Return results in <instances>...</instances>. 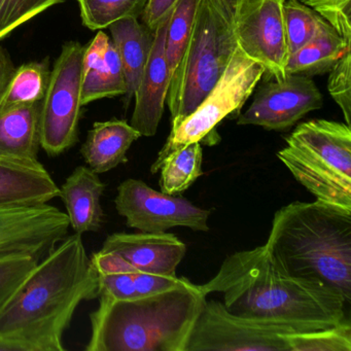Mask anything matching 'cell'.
Here are the masks:
<instances>
[{"label":"cell","instance_id":"cell-28","mask_svg":"<svg viewBox=\"0 0 351 351\" xmlns=\"http://www.w3.org/2000/svg\"><path fill=\"white\" fill-rule=\"evenodd\" d=\"M291 351H351L350 322L289 336Z\"/></svg>","mask_w":351,"mask_h":351},{"label":"cell","instance_id":"cell-26","mask_svg":"<svg viewBox=\"0 0 351 351\" xmlns=\"http://www.w3.org/2000/svg\"><path fill=\"white\" fill-rule=\"evenodd\" d=\"M198 1L178 0L170 14L166 30L165 55L171 77L182 59L190 38Z\"/></svg>","mask_w":351,"mask_h":351},{"label":"cell","instance_id":"cell-23","mask_svg":"<svg viewBox=\"0 0 351 351\" xmlns=\"http://www.w3.org/2000/svg\"><path fill=\"white\" fill-rule=\"evenodd\" d=\"M50 73L47 61L25 63L15 69L0 96V112L42 101L48 88Z\"/></svg>","mask_w":351,"mask_h":351},{"label":"cell","instance_id":"cell-32","mask_svg":"<svg viewBox=\"0 0 351 351\" xmlns=\"http://www.w3.org/2000/svg\"><path fill=\"white\" fill-rule=\"evenodd\" d=\"M351 44V0H300Z\"/></svg>","mask_w":351,"mask_h":351},{"label":"cell","instance_id":"cell-18","mask_svg":"<svg viewBox=\"0 0 351 351\" xmlns=\"http://www.w3.org/2000/svg\"><path fill=\"white\" fill-rule=\"evenodd\" d=\"M141 137V133L124 120L94 123L82 145V157L96 173H106L127 163V152Z\"/></svg>","mask_w":351,"mask_h":351},{"label":"cell","instance_id":"cell-4","mask_svg":"<svg viewBox=\"0 0 351 351\" xmlns=\"http://www.w3.org/2000/svg\"><path fill=\"white\" fill-rule=\"evenodd\" d=\"M206 295L182 277L176 289L125 301L99 298L87 351H186Z\"/></svg>","mask_w":351,"mask_h":351},{"label":"cell","instance_id":"cell-5","mask_svg":"<svg viewBox=\"0 0 351 351\" xmlns=\"http://www.w3.org/2000/svg\"><path fill=\"white\" fill-rule=\"evenodd\" d=\"M277 158L316 200L351 210V129L311 120L287 137Z\"/></svg>","mask_w":351,"mask_h":351},{"label":"cell","instance_id":"cell-2","mask_svg":"<svg viewBox=\"0 0 351 351\" xmlns=\"http://www.w3.org/2000/svg\"><path fill=\"white\" fill-rule=\"evenodd\" d=\"M199 289L206 297L223 293L225 307L244 317L293 322L313 330L348 320V304L342 298L289 276L277 266L265 244L228 256L215 276Z\"/></svg>","mask_w":351,"mask_h":351},{"label":"cell","instance_id":"cell-29","mask_svg":"<svg viewBox=\"0 0 351 351\" xmlns=\"http://www.w3.org/2000/svg\"><path fill=\"white\" fill-rule=\"evenodd\" d=\"M38 262L28 254H0V311L23 287Z\"/></svg>","mask_w":351,"mask_h":351},{"label":"cell","instance_id":"cell-27","mask_svg":"<svg viewBox=\"0 0 351 351\" xmlns=\"http://www.w3.org/2000/svg\"><path fill=\"white\" fill-rule=\"evenodd\" d=\"M283 18L289 55L305 46L315 36L324 20L300 0H285Z\"/></svg>","mask_w":351,"mask_h":351},{"label":"cell","instance_id":"cell-8","mask_svg":"<svg viewBox=\"0 0 351 351\" xmlns=\"http://www.w3.org/2000/svg\"><path fill=\"white\" fill-rule=\"evenodd\" d=\"M308 330H315L293 322L236 315L221 302L206 300L186 351H291L289 335Z\"/></svg>","mask_w":351,"mask_h":351},{"label":"cell","instance_id":"cell-7","mask_svg":"<svg viewBox=\"0 0 351 351\" xmlns=\"http://www.w3.org/2000/svg\"><path fill=\"white\" fill-rule=\"evenodd\" d=\"M264 75V67L236 47L227 69L204 99L184 120L172 124L171 132L152 165V173L161 169L170 154L190 143H201L223 119L238 114Z\"/></svg>","mask_w":351,"mask_h":351},{"label":"cell","instance_id":"cell-33","mask_svg":"<svg viewBox=\"0 0 351 351\" xmlns=\"http://www.w3.org/2000/svg\"><path fill=\"white\" fill-rule=\"evenodd\" d=\"M135 289L138 298L156 295L176 289L182 283V277L170 276V275L156 274L145 272L135 269L133 273Z\"/></svg>","mask_w":351,"mask_h":351},{"label":"cell","instance_id":"cell-6","mask_svg":"<svg viewBox=\"0 0 351 351\" xmlns=\"http://www.w3.org/2000/svg\"><path fill=\"white\" fill-rule=\"evenodd\" d=\"M236 47L233 26L215 0H199L190 38L170 80L166 104L172 124L184 120L204 99Z\"/></svg>","mask_w":351,"mask_h":351},{"label":"cell","instance_id":"cell-16","mask_svg":"<svg viewBox=\"0 0 351 351\" xmlns=\"http://www.w3.org/2000/svg\"><path fill=\"white\" fill-rule=\"evenodd\" d=\"M60 189L43 164L0 156V207L48 204Z\"/></svg>","mask_w":351,"mask_h":351},{"label":"cell","instance_id":"cell-12","mask_svg":"<svg viewBox=\"0 0 351 351\" xmlns=\"http://www.w3.org/2000/svg\"><path fill=\"white\" fill-rule=\"evenodd\" d=\"M322 106L324 97L312 77L287 75L263 86L250 108L240 114L237 124L285 131Z\"/></svg>","mask_w":351,"mask_h":351},{"label":"cell","instance_id":"cell-24","mask_svg":"<svg viewBox=\"0 0 351 351\" xmlns=\"http://www.w3.org/2000/svg\"><path fill=\"white\" fill-rule=\"evenodd\" d=\"M202 145L193 143L170 154L161 166V191L174 195L184 192L202 176Z\"/></svg>","mask_w":351,"mask_h":351},{"label":"cell","instance_id":"cell-9","mask_svg":"<svg viewBox=\"0 0 351 351\" xmlns=\"http://www.w3.org/2000/svg\"><path fill=\"white\" fill-rule=\"evenodd\" d=\"M85 49L80 43H67L51 71L40 119V147L49 157L69 151L79 141Z\"/></svg>","mask_w":351,"mask_h":351},{"label":"cell","instance_id":"cell-31","mask_svg":"<svg viewBox=\"0 0 351 351\" xmlns=\"http://www.w3.org/2000/svg\"><path fill=\"white\" fill-rule=\"evenodd\" d=\"M328 89L330 96L342 110L345 124L351 125V49L335 63L330 71Z\"/></svg>","mask_w":351,"mask_h":351},{"label":"cell","instance_id":"cell-17","mask_svg":"<svg viewBox=\"0 0 351 351\" xmlns=\"http://www.w3.org/2000/svg\"><path fill=\"white\" fill-rule=\"evenodd\" d=\"M69 226L75 233L98 232L104 221L101 198L106 184L89 166H77L60 186Z\"/></svg>","mask_w":351,"mask_h":351},{"label":"cell","instance_id":"cell-19","mask_svg":"<svg viewBox=\"0 0 351 351\" xmlns=\"http://www.w3.org/2000/svg\"><path fill=\"white\" fill-rule=\"evenodd\" d=\"M108 29L122 62L127 88L125 96L128 104L134 97L149 59L153 46L154 32L141 23L137 17L114 22Z\"/></svg>","mask_w":351,"mask_h":351},{"label":"cell","instance_id":"cell-14","mask_svg":"<svg viewBox=\"0 0 351 351\" xmlns=\"http://www.w3.org/2000/svg\"><path fill=\"white\" fill-rule=\"evenodd\" d=\"M169 18L170 15L154 30L151 53L134 94L135 106L130 124L141 136L152 137L157 133L167 100L171 80L165 55Z\"/></svg>","mask_w":351,"mask_h":351},{"label":"cell","instance_id":"cell-22","mask_svg":"<svg viewBox=\"0 0 351 351\" xmlns=\"http://www.w3.org/2000/svg\"><path fill=\"white\" fill-rule=\"evenodd\" d=\"M126 82L120 56L116 47L110 42L101 60L83 73L82 104L83 106L126 94Z\"/></svg>","mask_w":351,"mask_h":351},{"label":"cell","instance_id":"cell-30","mask_svg":"<svg viewBox=\"0 0 351 351\" xmlns=\"http://www.w3.org/2000/svg\"><path fill=\"white\" fill-rule=\"evenodd\" d=\"M64 0H0V40Z\"/></svg>","mask_w":351,"mask_h":351},{"label":"cell","instance_id":"cell-36","mask_svg":"<svg viewBox=\"0 0 351 351\" xmlns=\"http://www.w3.org/2000/svg\"><path fill=\"white\" fill-rule=\"evenodd\" d=\"M217 5H219V9L221 10L226 17L230 20V22H233L235 14L237 13L238 9L246 3L247 0H215Z\"/></svg>","mask_w":351,"mask_h":351},{"label":"cell","instance_id":"cell-10","mask_svg":"<svg viewBox=\"0 0 351 351\" xmlns=\"http://www.w3.org/2000/svg\"><path fill=\"white\" fill-rule=\"evenodd\" d=\"M117 211L129 228L145 233H162L176 227L208 231L210 211L180 197L158 192L143 180L128 178L118 186Z\"/></svg>","mask_w":351,"mask_h":351},{"label":"cell","instance_id":"cell-13","mask_svg":"<svg viewBox=\"0 0 351 351\" xmlns=\"http://www.w3.org/2000/svg\"><path fill=\"white\" fill-rule=\"evenodd\" d=\"M69 228L66 213L50 204L0 207V254L20 252L43 260Z\"/></svg>","mask_w":351,"mask_h":351},{"label":"cell","instance_id":"cell-1","mask_svg":"<svg viewBox=\"0 0 351 351\" xmlns=\"http://www.w3.org/2000/svg\"><path fill=\"white\" fill-rule=\"evenodd\" d=\"M82 236H66L38 263L0 311V338L22 351L65 350L63 335L75 310L98 298L97 273Z\"/></svg>","mask_w":351,"mask_h":351},{"label":"cell","instance_id":"cell-21","mask_svg":"<svg viewBox=\"0 0 351 351\" xmlns=\"http://www.w3.org/2000/svg\"><path fill=\"white\" fill-rule=\"evenodd\" d=\"M347 49H350V43L345 42L324 19L315 36L289 55L285 73L309 77L324 75L332 69Z\"/></svg>","mask_w":351,"mask_h":351},{"label":"cell","instance_id":"cell-25","mask_svg":"<svg viewBox=\"0 0 351 351\" xmlns=\"http://www.w3.org/2000/svg\"><path fill=\"white\" fill-rule=\"evenodd\" d=\"M82 21L91 30L110 27L114 22L141 17L147 0H77Z\"/></svg>","mask_w":351,"mask_h":351},{"label":"cell","instance_id":"cell-35","mask_svg":"<svg viewBox=\"0 0 351 351\" xmlns=\"http://www.w3.org/2000/svg\"><path fill=\"white\" fill-rule=\"evenodd\" d=\"M15 69L11 57L7 51L0 46V96L5 91Z\"/></svg>","mask_w":351,"mask_h":351},{"label":"cell","instance_id":"cell-3","mask_svg":"<svg viewBox=\"0 0 351 351\" xmlns=\"http://www.w3.org/2000/svg\"><path fill=\"white\" fill-rule=\"evenodd\" d=\"M289 276L319 285L351 301V210L293 202L275 213L266 244Z\"/></svg>","mask_w":351,"mask_h":351},{"label":"cell","instance_id":"cell-20","mask_svg":"<svg viewBox=\"0 0 351 351\" xmlns=\"http://www.w3.org/2000/svg\"><path fill=\"white\" fill-rule=\"evenodd\" d=\"M42 101L0 112V156L38 160Z\"/></svg>","mask_w":351,"mask_h":351},{"label":"cell","instance_id":"cell-11","mask_svg":"<svg viewBox=\"0 0 351 351\" xmlns=\"http://www.w3.org/2000/svg\"><path fill=\"white\" fill-rule=\"evenodd\" d=\"M285 0H247L238 9L232 26L237 46L262 65L275 81L287 77L289 51L285 34Z\"/></svg>","mask_w":351,"mask_h":351},{"label":"cell","instance_id":"cell-15","mask_svg":"<svg viewBox=\"0 0 351 351\" xmlns=\"http://www.w3.org/2000/svg\"><path fill=\"white\" fill-rule=\"evenodd\" d=\"M101 250L122 256L139 271L176 276L186 246L173 234L114 233L104 240Z\"/></svg>","mask_w":351,"mask_h":351},{"label":"cell","instance_id":"cell-34","mask_svg":"<svg viewBox=\"0 0 351 351\" xmlns=\"http://www.w3.org/2000/svg\"><path fill=\"white\" fill-rule=\"evenodd\" d=\"M178 1V0H147L141 14L143 23L154 32L171 14Z\"/></svg>","mask_w":351,"mask_h":351}]
</instances>
